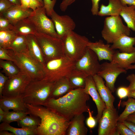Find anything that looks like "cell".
Segmentation results:
<instances>
[{
  "label": "cell",
  "mask_w": 135,
  "mask_h": 135,
  "mask_svg": "<svg viewBox=\"0 0 135 135\" xmlns=\"http://www.w3.org/2000/svg\"><path fill=\"white\" fill-rule=\"evenodd\" d=\"M87 47L94 52L99 61L106 60L112 62L116 51L111 48L109 44H105L100 40L94 42H89Z\"/></svg>",
  "instance_id": "2e32d148"
},
{
  "label": "cell",
  "mask_w": 135,
  "mask_h": 135,
  "mask_svg": "<svg viewBox=\"0 0 135 135\" xmlns=\"http://www.w3.org/2000/svg\"><path fill=\"white\" fill-rule=\"evenodd\" d=\"M36 129L25 128H15L10 126V124L4 122H2L0 124V131H8L13 133L14 135H37Z\"/></svg>",
  "instance_id": "83f0119b"
},
{
  "label": "cell",
  "mask_w": 135,
  "mask_h": 135,
  "mask_svg": "<svg viewBox=\"0 0 135 135\" xmlns=\"http://www.w3.org/2000/svg\"><path fill=\"white\" fill-rule=\"evenodd\" d=\"M126 79L130 82V84L128 87L129 90L135 91V74H132L128 75Z\"/></svg>",
  "instance_id": "b9f144b4"
},
{
  "label": "cell",
  "mask_w": 135,
  "mask_h": 135,
  "mask_svg": "<svg viewBox=\"0 0 135 135\" xmlns=\"http://www.w3.org/2000/svg\"><path fill=\"white\" fill-rule=\"evenodd\" d=\"M101 33L107 44H112L122 35L129 36L130 30L123 24L120 16H110L105 18Z\"/></svg>",
  "instance_id": "ba28073f"
},
{
  "label": "cell",
  "mask_w": 135,
  "mask_h": 135,
  "mask_svg": "<svg viewBox=\"0 0 135 135\" xmlns=\"http://www.w3.org/2000/svg\"><path fill=\"white\" fill-rule=\"evenodd\" d=\"M17 122L18 126L21 128L36 129L40 124V119L38 117L27 115Z\"/></svg>",
  "instance_id": "836d02e7"
},
{
  "label": "cell",
  "mask_w": 135,
  "mask_h": 135,
  "mask_svg": "<svg viewBox=\"0 0 135 135\" xmlns=\"http://www.w3.org/2000/svg\"><path fill=\"white\" fill-rule=\"evenodd\" d=\"M127 101L121 103L122 106H125V108L122 113L119 116L118 121L122 122L125 120L130 114L135 112V99L128 97Z\"/></svg>",
  "instance_id": "4dcf8cb0"
},
{
  "label": "cell",
  "mask_w": 135,
  "mask_h": 135,
  "mask_svg": "<svg viewBox=\"0 0 135 135\" xmlns=\"http://www.w3.org/2000/svg\"><path fill=\"white\" fill-rule=\"evenodd\" d=\"M126 120L132 122L135 124V112L130 115Z\"/></svg>",
  "instance_id": "816d5d0a"
},
{
  "label": "cell",
  "mask_w": 135,
  "mask_h": 135,
  "mask_svg": "<svg viewBox=\"0 0 135 135\" xmlns=\"http://www.w3.org/2000/svg\"><path fill=\"white\" fill-rule=\"evenodd\" d=\"M72 89L68 78H63L54 82L50 98H58Z\"/></svg>",
  "instance_id": "cb8c5ba5"
},
{
  "label": "cell",
  "mask_w": 135,
  "mask_h": 135,
  "mask_svg": "<svg viewBox=\"0 0 135 135\" xmlns=\"http://www.w3.org/2000/svg\"><path fill=\"white\" fill-rule=\"evenodd\" d=\"M130 91L128 87L121 86L117 89V94L120 98L122 99L128 96Z\"/></svg>",
  "instance_id": "60d3db41"
},
{
  "label": "cell",
  "mask_w": 135,
  "mask_h": 135,
  "mask_svg": "<svg viewBox=\"0 0 135 135\" xmlns=\"http://www.w3.org/2000/svg\"><path fill=\"white\" fill-rule=\"evenodd\" d=\"M0 108L6 112L11 109L16 111L28 112L22 95L13 97L2 96L0 98Z\"/></svg>",
  "instance_id": "e0dca14e"
},
{
  "label": "cell",
  "mask_w": 135,
  "mask_h": 135,
  "mask_svg": "<svg viewBox=\"0 0 135 135\" xmlns=\"http://www.w3.org/2000/svg\"><path fill=\"white\" fill-rule=\"evenodd\" d=\"M26 105L28 114L40 119L36 129L37 135H66L70 121L44 106Z\"/></svg>",
  "instance_id": "7a4b0ae2"
},
{
  "label": "cell",
  "mask_w": 135,
  "mask_h": 135,
  "mask_svg": "<svg viewBox=\"0 0 135 135\" xmlns=\"http://www.w3.org/2000/svg\"><path fill=\"white\" fill-rule=\"evenodd\" d=\"M16 36L17 34L12 30H0V47L8 48Z\"/></svg>",
  "instance_id": "d6a6232c"
},
{
  "label": "cell",
  "mask_w": 135,
  "mask_h": 135,
  "mask_svg": "<svg viewBox=\"0 0 135 135\" xmlns=\"http://www.w3.org/2000/svg\"><path fill=\"white\" fill-rule=\"evenodd\" d=\"M117 130L120 135H135V134L131 130L122 122L118 121Z\"/></svg>",
  "instance_id": "d590c367"
},
{
  "label": "cell",
  "mask_w": 135,
  "mask_h": 135,
  "mask_svg": "<svg viewBox=\"0 0 135 135\" xmlns=\"http://www.w3.org/2000/svg\"><path fill=\"white\" fill-rule=\"evenodd\" d=\"M123 6H135V0H120Z\"/></svg>",
  "instance_id": "f907efd6"
},
{
  "label": "cell",
  "mask_w": 135,
  "mask_h": 135,
  "mask_svg": "<svg viewBox=\"0 0 135 135\" xmlns=\"http://www.w3.org/2000/svg\"><path fill=\"white\" fill-rule=\"evenodd\" d=\"M135 69V63L134 65H131L128 68V70L129 69Z\"/></svg>",
  "instance_id": "6f0895ef"
},
{
  "label": "cell",
  "mask_w": 135,
  "mask_h": 135,
  "mask_svg": "<svg viewBox=\"0 0 135 135\" xmlns=\"http://www.w3.org/2000/svg\"><path fill=\"white\" fill-rule=\"evenodd\" d=\"M12 30L17 35L25 36L30 34L34 35L37 32L34 26L26 18L14 24Z\"/></svg>",
  "instance_id": "484cf974"
},
{
  "label": "cell",
  "mask_w": 135,
  "mask_h": 135,
  "mask_svg": "<svg viewBox=\"0 0 135 135\" xmlns=\"http://www.w3.org/2000/svg\"><path fill=\"white\" fill-rule=\"evenodd\" d=\"M0 60L11 61L13 62L12 58L8 54L6 48L0 47Z\"/></svg>",
  "instance_id": "7bdbcfd3"
},
{
  "label": "cell",
  "mask_w": 135,
  "mask_h": 135,
  "mask_svg": "<svg viewBox=\"0 0 135 135\" xmlns=\"http://www.w3.org/2000/svg\"><path fill=\"white\" fill-rule=\"evenodd\" d=\"M85 117L82 114L74 117L70 121L66 135H86L88 129L84 123Z\"/></svg>",
  "instance_id": "ffe728a7"
},
{
  "label": "cell",
  "mask_w": 135,
  "mask_h": 135,
  "mask_svg": "<svg viewBox=\"0 0 135 135\" xmlns=\"http://www.w3.org/2000/svg\"><path fill=\"white\" fill-rule=\"evenodd\" d=\"M13 6H20V0H8Z\"/></svg>",
  "instance_id": "f5cc1de1"
},
{
  "label": "cell",
  "mask_w": 135,
  "mask_h": 135,
  "mask_svg": "<svg viewBox=\"0 0 135 135\" xmlns=\"http://www.w3.org/2000/svg\"><path fill=\"white\" fill-rule=\"evenodd\" d=\"M87 77L82 72L75 68L68 78L72 87L74 89L84 88Z\"/></svg>",
  "instance_id": "f1b7e54d"
},
{
  "label": "cell",
  "mask_w": 135,
  "mask_h": 135,
  "mask_svg": "<svg viewBox=\"0 0 135 135\" xmlns=\"http://www.w3.org/2000/svg\"><path fill=\"white\" fill-rule=\"evenodd\" d=\"M54 82L43 79L31 80L22 96L25 104L44 106L50 98Z\"/></svg>",
  "instance_id": "3957f363"
},
{
  "label": "cell",
  "mask_w": 135,
  "mask_h": 135,
  "mask_svg": "<svg viewBox=\"0 0 135 135\" xmlns=\"http://www.w3.org/2000/svg\"><path fill=\"white\" fill-rule=\"evenodd\" d=\"M122 122L131 130L135 134V124L134 123L126 120Z\"/></svg>",
  "instance_id": "c3c4849f"
},
{
  "label": "cell",
  "mask_w": 135,
  "mask_h": 135,
  "mask_svg": "<svg viewBox=\"0 0 135 135\" xmlns=\"http://www.w3.org/2000/svg\"><path fill=\"white\" fill-rule=\"evenodd\" d=\"M47 15L43 6L33 11L30 15L26 19L34 26L37 32L59 38L53 22Z\"/></svg>",
  "instance_id": "9c48e42d"
},
{
  "label": "cell",
  "mask_w": 135,
  "mask_h": 135,
  "mask_svg": "<svg viewBox=\"0 0 135 135\" xmlns=\"http://www.w3.org/2000/svg\"><path fill=\"white\" fill-rule=\"evenodd\" d=\"M21 6L25 9L31 8L32 10L33 6L31 0H20Z\"/></svg>",
  "instance_id": "7dc6e473"
},
{
  "label": "cell",
  "mask_w": 135,
  "mask_h": 135,
  "mask_svg": "<svg viewBox=\"0 0 135 135\" xmlns=\"http://www.w3.org/2000/svg\"><path fill=\"white\" fill-rule=\"evenodd\" d=\"M0 135H14V134L10 132H8V131L4 130L0 131Z\"/></svg>",
  "instance_id": "db71d44e"
},
{
  "label": "cell",
  "mask_w": 135,
  "mask_h": 135,
  "mask_svg": "<svg viewBox=\"0 0 135 135\" xmlns=\"http://www.w3.org/2000/svg\"><path fill=\"white\" fill-rule=\"evenodd\" d=\"M50 16L53 22L56 32L60 38H61L68 32L73 31L76 28L74 22L68 15H60L54 10Z\"/></svg>",
  "instance_id": "5bb4252c"
},
{
  "label": "cell",
  "mask_w": 135,
  "mask_h": 135,
  "mask_svg": "<svg viewBox=\"0 0 135 135\" xmlns=\"http://www.w3.org/2000/svg\"><path fill=\"white\" fill-rule=\"evenodd\" d=\"M0 66L3 69V72L8 78L13 76L20 71L17 66L12 61L0 60Z\"/></svg>",
  "instance_id": "1f68e13d"
},
{
  "label": "cell",
  "mask_w": 135,
  "mask_h": 135,
  "mask_svg": "<svg viewBox=\"0 0 135 135\" xmlns=\"http://www.w3.org/2000/svg\"><path fill=\"white\" fill-rule=\"evenodd\" d=\"M13 6L8 0H0V14L6 11Z\"/></svg>",
  "instance_id": "ab89813d"
},
{
  "label": "cell",
  "mask_w": 135,
  "mask_h": 135,
  "mask_svg": "<svg viewBox=\"0 0 135 135\" xmlns=\"http://www.w3.org/2000/svg\"><path fill=\"white\" fill-rule=\"evenodd\" d=\"M97 90L107 108H114V103L115 98L112 92L105 84L103 78L98 74L93 76Z\"/></svg>",
  "instance_id": "ac0fdd59"
},
{
  "label": "cell",
  "mask_w": 135,
  "mask_h": 135,
  "mask_svg": "<svg viewBox=\"0 0 135 135\" xmlns=\"http://www.w3.org/2000/svg\"><path fill=\"white\" fill-rule=\"evenodd\" d=\"M89 116L86 120V124L88 127L90 129L94 128L97 122L96 118H94L92 116V112L90 108L88 109Z\"/></svg>",
  "instance_id": "f35d334b"
},
{
  "label": "cell",
  "mask_w": 135,
  "mask_h": 135,
  "mask_svg": "<svg viewBox=\"0 0 135 135\" xmlns=\"http://www.w3.org/2000/svg\"><path fill=\"white\" fill-rule=\"evenodd\" d=\"M108 0V5L105 6L103 4H101L98 15L101 16H120L123 6L120 0Z\"/></svg>",
  "instance_id": "603a6c76"
},
{
  "label": "cell",
  "mask_w": 135,
  "mask_h": 135,
  "mask_svg": "<svg viewBox=\"0 0 135 135\" xmlns=\"http://www.w3.org/2000/svg\"><path fill=\"white\" fill-rule=\"evenodd\" d=\"M119 116L115 108H106L98 122V135H119L117 130Z\"/></svg>",
  "instance_id": "8fae6325"
},
{
  "label": "cell",
  "mask_w": 135,
  "mask_h": 135,
  "mask_svg": "<svg viewBox=\"0 0 135 135\" xmlns=\"http://www.w3.org/2000/svg\"><path fill=\"white\" fill-rule=\"evenodd\" d=\"M61 39L65 56L75 62L84 54L89 42L86 36L80 35L73 31L68 32Z\"/></svg>",
  "instance_id": "8992f818"
},
{
  "label": "cell",
  "mask_w": 135,
  "mask_h": 135,
  "mask_svg": "<svg viewBox=\"0 0 135 135\" xmlns=\"http://www.w3.org/2000/svg\"><path fill=\"white\" fill-rule=\"evenodd\" d=\"M34 35L42 50L46 63L65 56L61 38L38 32Z\"/></svg>",
  "instance_id": "52a82bcc"
},
{
  "label": "cell",
  "mask_w": 135,
  "mask_h": 135,
  "mask_svg": "<svg viewBox=\"0 0 135 135\" xmlns=\"http://www.w3.org/2000/svg\"><path fill=\"white\" fill-rule=\"evenodd\" d=\"M33 11L31 8H24L20 5L13 6L0 15L8 19L14 25L18 22L28 17Z\"/></svg>",
  "instance_id": "d6986e66"
},
{
  "label": "cell",
  "mask_w": 135,
  "mask_h": 135,
  "mask_svg": "<svg viewBox=\"0 0 135 135\" xmlns=\"http://www.w3.org/2000/svg\"><path fill=\"white\" fill-rule=\"evenodd\" d=\"M8 54L20 72L28 76L32 80L43 79L44 76L43 66L31 56L28 52L18 53L6 48Z\"/></svg>",
  "instance_id": "277c9868"
},
{
  "label": "cell",
  "mask_w": 135,
  "mask_h": 135,
  "mask_svg": "<svg viewBox=\"0 0 135 135\" xmlns=\"http://www.w3.org/2000/svg\"><path fill=\"white\" fill-rule=\"evenodd\" d=\"M7 112H5L1 108H0V114L5 115L6 114Z\"/></svg>",
  "instance_id": "9f6ffc18"
},
{
  "label": "cell",
  "mask_w": 135,
  "mask_h": 135,
  "mask_svg": "<svg viewBox=\"0 0 135 135\" xmlns=\"http://www.w3.org/2000/svg\"><path fill=\"white\" fill-rule=\"evenodd\" d=\"M128 97H132L135 99V91H130Z\"/></svg>",
  "instance_id": "11a10c76"
},
{
  "label": "cell",
  "mask_w": 135,
  "mask_h": 135,
  "mask_svg": "<svg viewBox=\"0 0 135 135\" xmlns=\"http://www.w3.org/2000/svg\"><path fill=\"white\" fill-rule=\"evenodd\" d=\"M92 6L91 12L93 15H97L99 11V4L100 0H91Z\"/></svg>",
  "instance_id": "f6af8a7d"
},
{
  "label": "cell",
  "mask_w": 135,
  "mask_h": 135,
  "mask_svg": "<svg viewBox=\"0 0 135 135\" xmlns=\"http://www.w3.org/2000/svg\"><path fill=\"white\" fill-rule=\"evenodd\" d=\"M9 78L0 72V98L2 96V92L6 83Z\"/></svg>",
  "instance_id": "ee69618b"
},
{
  "label": "cell",
  "mask_w": 135,
  "mask_h": 135,
  "mask_svg": "<svg viewBox=\"0 0 135 135\" xmlns=\"http://www.w3.org/2000/svg\"><path fill=\"white\" fill-rule=\"evenodd\" d=\"M76 0H63L60 6V10L62 11H65L68 7Z\"/></svg>",
  "instance_id": "bcb514c9"
},
{
  "label": "cell",
  "mask_w": 135,
  "mask_h": 135,
  "mask_svg": "<svg viewBox=\"0 0 135 135\" xmlns=\"http://www.w3.org/2000/svg\"><path fill=\"white\" fill-rule=\"evenodd\" d=\"M75 63L65 56L48 62L44 66V76L43 79L55 82L68 78L75 68Z\"/></svg>",
  "instance_id": "5b68a950"
},
{
  "label": "cell",
  "mask_w": 135,
  "mask_h": 135,
  "mask_svg": "<svg viewBox=\"0 0 135 135\" xmlns=\"http://www.w3.org/2000/svg\"><path fill=\"white\" fill-rule=\"evenodd\" d=\"M126 70L132 64L135 63V52L127 53L116 50L112 61Z\"/></svg>",
  "instance_id": "d4e9b609"
},
{
  "label": "cell",
  "mask_w": 135,
  "mask_h": 135,
  "mask_svg": "<svg viewBox=\"0 0 135 135\" xmlns=\"http://www.w3.org/2000/svg\"><path fill=\"white\" fill-rule=\"evenodd\" d=\"M83 88L72 89L58 98H50L43 106L70 121L75 116L88 112L87 102L90 95Z\"/></svg>",
  "instance_id": "6da1fadb"
},
{
  "label": "cell",
  "mask_w": 135,
  "mask_h": 135,
  "mask_svg": "<svg viewBox=\"0 0 135 135\" xmlns=\"http://www.w3.org/2000/svg\"><path fill=\"white\" fill-rule=\"evenodd\" d=\"M8 48L18 53L28 52L26 36L17 35Z\"/></svg>",
  "instance_id": "f546056e"
},
{
  "label": "cell",
  "mask_w": 135,
  "mask_h": 135,
  "mask_svg": "<svg viewBox=\"0 0 135 135\" xmlns=\"http://www.w3.org/2000/svg\"><path fill=\"white\" fill-rule=\"evenodd\" d=\"M120 15L122 17L127 26L135 32V6H123Z\"/></svg>",
  "instance_id": "4316f807"
},
{
  "label": "cell",
  "mask_w": 135,
  "mask_h": 135,
  "mask_svg": "<svg viewBox=\"0 0 135 135\" xmlns=\"http://www.w3.org/2000/svg\"><path fill=\"white\" fill-rule=\"evenodd\" d=\"M98 58L94 52L87 47L84 54L75 62V69L87 77L97 74L101 68Z\"/></svg>",
  "instance_id": "7c38bea8"
},
{
  "label": "cell",
  "mask_w": 135,
  "mask_h": 135,
  "mask_svg": "<svg viewBox=\"0 0 135 135\" xmlns=\"http://www.w3.org/2000/svg\"><path fill=\"white\" fill-rule=\"evenodd\" d=\"M31 0L33 6V11L35 10L37 8L44 6L38 0Z\"/></svg>",
  "instance_id": "681fc988"
},
{
  "label": "cell",
  "mask_w": 135,
  "mask_h": 135,
  "mask_svg": "<svg viewBox=\"0 0 135 135\" xmlns=\"http://www.w3.org/2000/svg\"><path fill=\"white\" fill-rule=\"evenodd\" d=\"M26 36L29 54L44 66L46 62L44 55L35 36L30 34L26 35Z\"/></svg>",
  "instance_id": "7402d4cb"
},
{
  "label": "cell",
  "mask_w": 135,
  "mask_h": 135,
  "mask_svg": "<svg viewBox=\"0 0 135 135\" xmlns=\"http://www.w3.org/2000/svg\"><path fill=\"white\" fill-rule=\"evenodd\" d=\"M135 36L122 35L115 40L111 46L114 50L118 49L121 52L131 53L135 52Z\"/></svg>",
  "instance_id": "44dd1931"
},
{
  "label": "cell",
  "mask_w": 135,
  "mask_h": 135,
  "mask_svg": "<svg viewBox=\"0 0 135 135\" xmlns=\"http://www.w3.org/2000/svg\"><path fill=\"white\" fill-rule=\"evenodd\" d=\"M101 64L100 70L97 74L104 79L106 86L114 92L116 90L114 84L117 77L121 74L126 73V70L112 61L105 62Z\"/></svg>",
  "instance_id": "4fadbf2b"
},
{
  "label": "cell",
  "mask_w": 135,
  "mask_h": 135,
  "mask_svg": "<svg viewBox=\"0 0 135 135\" xmlns=\"http://www.w3.org/2000/svg\"><path fill=\"white\" fill-rule=\"evenodd\" d=\"M14 25L8 19L0 15V30H13Z\"/></svg>",
  "instance_id": "8d00e7d4"
},
{
  "label": "cell",
  "mask_w": 135,
  "mask_h": 135,
  "mask_svg": "<svg viewBox=\"0 0 135 135\" xmlns=\"http://www.w3.org/2000/svg\"><path fill=\"white\" fill-rule=\"evenodd\" d=\"M32 80L28 76L21 72L9 78L3 90L2 96L13 97L22 96Z\"/></svg>",
  "instance_id": "30bf717a"
},
{
  "label": "cell",
  "mask_w": 135,
  "mask_h": 135,
  "mask_svg": "<svg viewBox=\"0 0 135 135\" xmlns=\"http://www.w3.org/2000/svg\"><path fill=\"white\" fill-rule=\"evenodd\" d=\"M44 7L45 8L47 16H50L52 12L54 10V8L56 0H42Z\"/></svg>",
  "instance_id": "74e56055"
},
{
  "label": "cell",
  "mask_w": 135,
  "mask_h": 135,
  "mask_svg": "<svg viewBox=\"0 0 135 135\" xmlns=\"http://www.w3.org/2000/svg\"><path fill=\"white\" fill-rule=\"evenodd\" d=\"M83 90L85 93L92 97L96 105L97 114L96 118L97 122H98L102 116L103 112L106 106L97 90L92 76H89L86 78Z\"/></svg>",
  "instance_id": "9a60e30c"
},
{
  "label": "cell",
  "mask_w": 135,
  "mask_h": 135,
  "mask_svg": "<svg viewBox=\"0 0 135 135\" xmlns=\"http://www.w3.org/2000/svg\"><path fill=\"white\" fill-rule=\"evenodd\" d=\"M5 115L0 114V122H2Z\"/></svg>",
  "instance_id": "680465c9"
},
{
  "label": "cell",
  "mask_w": 135,
  "mask_h": 135,
  "mask_svg": "<svg viewBox=\"0 0 135 135\" xmlns=\"http://www.w3.org/2000/svg\"><path fill=\"white\" fill-rule=\"evenodd\" d=\"M28 114V112L14 110L12 112L8 111L4 115L2 122L9 124L14 122H18Z\"/></svg>",
  "instance_id": "e575fe53"
},
{
  "label": "cell",
  "mask_w": 135,
  "mask_h": 135,
  "mask_svg": "<svg viewBox=\"0 0 135 135\" xmlns=\"http://www.w3.org/2000/svg\"><path fill=\"white\" fill-rule=\"evenodd\" d=\"M44 6V3L42 0H38Z\"/></svg>",
  "instance_id": "91938a15"
}]
</instances>
